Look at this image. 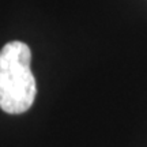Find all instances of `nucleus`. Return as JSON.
Here are the masks:
<instances>
[{
  "label": "nucleus",
  "mask_w": 147,
  "mask_h": 147,
  "mask_svg": "<svg viewBox=\"0 0 147 147\" xmlns=\"http://www.w3.org/2000/svg\"><path fill=\"white\" fill-rule=\"evenodd\" d=\"M32 51L25 42L11 41L0 51V109L21 115L36 100V79L30 68Z\"/></svg>",
  "instance_id": "1"
}]
</instances>
